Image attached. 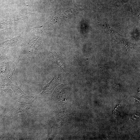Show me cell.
Wrapping results in <instances>:
<instances>
[{
	"label": "cell",
	"instance_id": "6da1fadb",
	"mask_svg": "<svg viewBox=\"0 0 140 140\" xmlns=\"http://www.w3.org/2000/svg\"><path fill=\"white\" fill-rule=\"evenodd\" d=\"M55 56L57 64L59 66L62 68L63 70H65V68L64 66V64L62 60L58 56L53 54Z\"/></svg>",
	"mask_w": 140,
	"mask_h": 140
},
{
	"label": "cell",
	"instance_id": "7a4b0ae2",
	"mask_svg": "<svg viewBox=\"0 0 140 140\" xmlns=\"http://www.w3.org/2000/svg\"><path fill=\"white\" fill-rule=\"evenodd\" d=\"M4 30L0 31V37L4 33Z\"/></svg>",
	"mask_w": 140,
	"mask_h": 140
}]
</instances>
